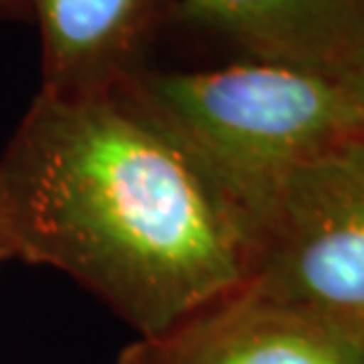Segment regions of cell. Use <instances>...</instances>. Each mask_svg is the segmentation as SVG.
<instances>
[{
  "label": "cell",
  "instance_id": "6da1fadb",
  "mask_svg": "<svg viewBox=\"0 0 364 364\" xmlns=\"http://www.w3.org/2000/svg\"><path fill=\"white\" fill-rule=\"evenodd\" d=\"M14 259L61 270L156 336L252 280L235 205L118 92H38L0 156Z\"/></svg>",
  "mask_w": 364,
  "mask_h": 364
},
{
  "label": "cell",
  "instance_id": "7a4b0ae2",
  "mask_svg": "<svg viewBox=\"0 0 364 364\" xmlns=\"http://www.w3.org/2000/svg\"><path fill=\"white\" fill-rule=\"evenodd\" d=\"M118 95L221 188L254 230L294 167L364 136V108L346 80L273 64L149 71Z\"/></svg>",
  "mask_w": 364,
  "mask_h": 364
},
{
  "label": "cell",
  "instance_id": "3957f363",
  "mask_svg": "<svg viewBox=\"0 0 364 364\" xmlns=\"http://www.w3.org/2000/svg\"><path fill=\"white\" fill-rule=\"evenodd\" d=\"M250 284L308 311L364 317V136L284 176L254 230Z\"/></svg>",
  "mask_w": 364,
  "mask_h": 364
},
{
  "label": "cell",
  "instance_id": "277c9868",
  "mask_svg": "<svg viewBox=\"0 0 364 364\" xmlns=\"http://www.w3.org/2000/svg\"><path fill=\"white\" fill-rule=\"evenodd\" d=\"M115 364H364L362 317L284 304L252 284L156 336Z\"/></svg>",
  "mask_w": 364,
  "mask_h": 364
},
{
  "label": "cell",
  "instance_id": "5b68a950",
  "mask_svg": "<svg viewBox=\"0 0 364 364\" xmlns=\"http://www.w3.org/2000/svg\"><path fill=\"white\" fill-rule=\"evenodd\" d=\"M174 17L228 38L259 64L346 82L364 66V0H176Z\"/></svg>",
  "mask_w": 364,
  "mask_h": 364
},
{
  "label": "cell",
  "instance_id": "8992f818",
  "mask_svg": "<svg viewBox=\"0 0 364 364\" xmlns=\"http://www.w3.org/2000/svg\"><path fill=\"white\" fill-rule=\"evenodd\" d=\"M156 0H28L43 41V87L57 97L111 95L141 71Z\"/></svg>",
  "mask_w": 364,
  "mask_h": 364
},
{
  "label": "cell",
  "instance_id": "52a82bcc",
  "mask_svg": "<svg viewBox=\"0 0 364 364\" xmlns=\"http://www.w3.org/2000/svg\"><path fill=\"white\" fill-rule=\"evenodd\" d=\"M31 14L28 0H0V21L26 19Z\"/></svg>",
  "mask_w": 364,
  "mask_h": 364
},
{
  "label": "cell",
  "instance_id": "ba28073f",
  "mask_svg": "<svg viewBox=\"0 0 364 364\" xmlns=\"http://www.w3.org/2000/svg\"><path fill=\"white\" fill-rule=\"evenodd\" d=\"M10 259H14V245H12L10 228H7V221H5L3 205H0V263H5Z\"/></svg>",
  "mask_w": 364,
  "mask_h": 364
},
{
  "label": "cell",
  "instance_id": "9c48e42d",
  "mask_svg": "<svg viewBox=\"0 0 364 364\" xmlns=\"http://www.w3.org/2000/svg\"><path fill=\"white\" fill-rule=\"evenodd\" d=\"M348 85H350L355 99L360 102V106L364 108V66L360 68L358 73H353L350 78H348Z\"/></svg>",
  "mask_w": 364,
  "mask_h": 364
},
{
  "label": "cell",
  "instance_id": "30bf717a",
  "mask_svg": "<svg viewBox=\"0 0 364 364\" xmlns=\"http://www.w3.org/2000/svg\"><path fill=\"white\" fill-rule=\"evenodd\" d=\"M362 336H364V317H362Z\"/></svg>",
  "mask_w": 364,
  "mask_h": 364
}]
</instances>
